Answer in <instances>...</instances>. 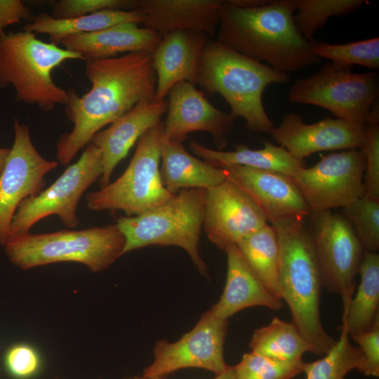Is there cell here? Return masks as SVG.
<instances>
[{
    "instance_id": "cell-1",
    "label": "cell",
    "mask_w": 379,
    "mask_h": 379,
    "mask_svg": "<svg viewBox=\"0 0 379 379\" xmlns=\"http://www.w3.org/2000/svg\"><path fill=\"white\" fill-rule=\"evenodd\" d=\"M85 74L91 84L87 93L79 96L69 90L65 114L73 128L61 135L56 145L58 162L64 166L103 127L136 105L154 101L157 76L152 53L88 60Z\"/></svg>"
},
{
    "instance_id": "cell-2",
    "label": "cell",
    "mask_w": 379,
    "mask_h": 379,
    "mask_svg": "<svg viewBox=\"0 0 379 379\" xmlns=\"http://www.w3.org/2000/svg\"><path fill=\"white\" fill-rule=\"evenodd\" d=\"M295 0H274L265 6L239 7L225 1L220 8L216 41L258 62L288 73L319 62L297 29Z\"/></svg>"
},
{
    "instance_id": "cell-3",
    "label": "cell",
    "mask_w": 379,
    "mask_h": 379,
    "mask_svg": "<svg viewBox=\"0 0 379 379\" xmlns=\"http://www.w3.org/2000/svg\"><path fill=\"white\" fill-rule=\"evenodd\" d=\"M305 220L287 218L270 225L279 241L281 300L289 307L291 322L312 346V353L322 357L336 340L325 331L321 321L322 278Z\"/></svg>"
},
{
    "instance_id": "cell-4",
    "label": "cell",
    "mask_w": 379,
    "mask_h": 379,
    "mask_svg": "<svg viewBox=\"0 0 379 379\" xmlns=\"http://www.w3.org/2000/svg\"><path fill=\"white\" fill-rule=\"evenodd\" d=\"M288 73L254 61L208 40L200 63L198 84L211 95L220 94L235 118L242 117L253 133H271L274 125L262 102L265 88L289 81Z\"/></svg>"
},
{
    "instance_id": "cell-5",
    "label": "cell",
    "mask_w": 379,
    "mask_h": 379,
    "mask_svg": "<svg viewBox=\"0 0 379 379\" xmlns=\"http://www.w3.org/2000/svg\"><path fill=\"white\" fill-rule=\"evenodd\" d=\"M68 60H83L76 53L36 38V34L19 31L0 38V89L13 86L15 99L50 112L66 105L69 90L58 86L52 72Z\"/></svg>"
},
{
    "instance_id": "cell-6",
    "label": "cell",
    "mask_w": 379,
    "mask_h": 379,
    "mask_svg": "<svg viewBox=\"0 0 379 379\" xmlns=\"http://www.w3.org/2000/svg\"><path fill=\"white\" fill-rule=\"evenodd\" d=\"M125 245V237L115 223L80 230L28 232L10 239L4 247L10 261L24 270L51 263L74 262L99 272L124 254Z\"/></svg>"
},
{
    "instance_id": "cell-7",
    "label": "cell",
    "mask_w": 379,
    "mask_h": 379,
    "mask_svg": "<svg viewBox=\"0 0 379 379\" xmlns=\"http://www.w3.org/2000/svg\"><path fill=\"white\" fill-rule=\"evenodd\" d=\"M206 190L183 189L168 201L145 213L120 217L117 224L126 239L124 253L151 245L183 248L203 275L207 266L199 250Z\"/></svg>"
},
{
    "instance_id": "cell-8",
    "label": "cell",
    "mask_w": 379,
    "mask_h": 379,
    "mask_svg": "<svg viewBox=\"0 0 379 379\" xmlns=\"http://www.w3.org/2000/svg\"><path fill=\"white\" fill-rule=\"evenodd\" d=\"M164 133V124L161 121L140 138L123 174L86 194L89 210H121L128 217L136 216L162 205L173 196L164 186L160 174Z\"/></svg>"
},
{
    "instance_id": "cell-9",
    "label": "cell",
    "mask_w": 379,
    "mask_h": 379,
    "mask_svg": "<svg viewBox=\"0 0 379 379\" xmlns=\"http://www.w3.org/2000/svg\"><path fill=\"white\" fill-rule=\"evenodd\" d=\"M352 66L328 62L312 76L296 81L287 100L324 108L338 119L364 127L373 104L378 100L376 72L352 73Z\"/></svg>"
},
{
    "instance_id": "cell-10",
    "label": "cell",
    "mask_w": 379,
    "mask_h": 379,
    "mask_svg": "<svg viewBox=\"0 0 379 379\" xmlns=\"http://www.w3.org/2000/svg\"><path fill=\"white\" fill-rule=\"evenodd\" d=\"M102 173L101 151L89 142L77 161L69 166L51 185L20 204L11 225L8 240L28 233L34 224L51 215H58L66 227H76L79 224L78 203Z\"/></svg>"
},
{
    "instance_id": "cell-11",
    "label": "cell",
    "mask_w": 379,
    "mask_h": 379,
    "mask_svg": "<svg viewBox=\"0 0 379 379\" xmlns=\"http://www.w3.org/2000/svg\"><path fill=\"white\" fill-rule=\"evenodd\" d=\"M365 155L361 149H347L321 155L310 168L289 177L312 214L345 208L364 194Z\"/></svg>"
},
{
    "instance_id": "cell-12",
    "label": "cell",
    "mask_w": 379,
    "mask_h": 379,
    "mask_svg": "<svg viewBox=\"0 0 379 379\" xmlns=\"http://www.w3.org/2000/svg\"><path fill=\"white\" fill-rule=\"evenodd\" d=\"M310 230L323 287L342 299L354 295L364 250L347 220L327 211L311 215Z\"/></svg>"
},
{
    "instance_id": "cell-13",
    "label": "cell",
    "mask_w": 379,
    "mask_h": 379,
    "mask_svg": "<svg viewBox=\"0 0 379 379\" xmlns=\"http://www.w3.org/2000/svg\"><path fill=\"white\" fill-rule=\"evenodd\" d=\"M227 320L216 318L208 310L194 328L176 342L160 340L155 343L152 363L144 368L147 379H163L185 368H204L215 374L224 372L229 365L224 359Z\"/></svg>"
},
{
    "instance_id": "cell-14",
    "label": "cell",
    "mask_w": 379,
    "mask_h": 379,
    "mask_svg": "<svg viewBox=\"0 0 379 379\" xmlns=\"http://www.w3.org/2000/svg\"><path fill=\"white\" fill-rule=\"evenodd\" d=\"M14 141L0 176V246L9 238L11 225L20 204L39 194L45 175L58 166L43 157L34 147L28 125L13 123Z\"/></svg>"
},
{
    "instance_id": "cell-15",
    "label": "cell",
    "mask_w": 379,
    "mask_h": 379,
    "mask_svg": "<svg viewBox=\"0 0 379 379\" xmlns=\"http://www.w3.org/2000/svg\"><path fill=\"white\" fill-rule=\"evenodd\" d=\"M267 222L262 210L233 182L225 180L206 190L203 227L220 250L226 252Z\"/></svg>"
},
{
    "instance_id": "cell-16",
    "label": "cell",
    "mask_w": 379,
    "mask_h": 379,
    "mask_svg": "<svg viewBox=\"0 0 379 379\" xmlns=\"http://www.w3.org/2000/svg\"><path fill=\"white\" fill-rule=\"evenodd\" d=\"M168 95L164 138L182 143L188 133L204 131L211 134L218 150L226 147L235 117L214 107L194 85L187 81L173 86Z\"/></svg>"
},
{
    "instance_id": "cell-17",
    "label": "cell",
    "mask_w": 379,
    "mask_h": 379,
    "mask_svg": "<svg viewBox=\"0 0 379 379\" xmlns=\"http://www.w3.org/2000/svg\"><path fill=\"white\" fill-rule=\"evenodd\" d=\"M270 134L293 158L304 161L305 158L319 152L361 149L366 126L358 127L328 117L307 124L299 114L288 113Z\"/></svg>"
},
{
    "instance_id": "cell-18",
    "label": "cell",
    "mask_w": 379,
    "mask_h": 379,
    "mask_svg": "<svg viewBox=\"0 0 379 379\" xmlns=\"http://www.w3.org/2000/svg\"><path fill=\"white\" fill-rule=\"evenodd\" d=\"M225 179L248 194L262 210L270 224L312 214L291 179L281 173L244 166L222 168Z\"/></svg>"
},
{
    "instance_id": "cell-19",
    "label": "cell",
    "mask_w": 379,
    "mask_h": 379,
    "mask_svg": "<svg viewBox=\"0 0 379 379\" xmlns=\"http://www.w3.org/2000/svg\"><path fill=\"white\" fill-rule=\"evenodd\" d=\"M208 38L204 33L188 30L175 31L161 37L152 53L157 76L154 101L166 99L177 84H198L201 60Z\"/></svg>"
},
{
    "instance_id": "cell-20",
    "label": "cell",
    "mask_w": 379,
    "mask_h": 379,
    "mask_svg": "<svg viewBox=\"0 0 379 379\" xmlns=\"http://www.w3.org/2000/svg\"><path fill=\"white\" fill-rule=\"evenodd\" d=\"M168 105L166 99L139 103L110 124L109 127L93 135L89 142L102 153L100 188L110 182L114 169L140 138L161 121V117L167 112Z\"/></svg>"
},
{
    "instance_id": "cell-21",
    "label": "cell",
    "mask_w": 379,
    "mask_h": 379,
    "mask_svg": "<svg viewBox=\"0 0 379 379\" xmlns=\"http://www.w3.org/2000/svg\"><path fill=\"white\" fill-rule=\"evenodd\" d=\"M224 0H139L145 28L161 37L168 33L188 30L213 36L219 24Z\"/></svg>"
},
{
    "instance_id": "cell-22",
    "label": "cell",
    "mask_w": 379,
    "mask_h": 379,
    "mask_svg": "<svg viewBox=\"0 0 379 379\" xmlns=\"http://www.w3.org/2000/svg\"><path fill=\"white\" fill-rule=\"evenodd\" d=\"M161 36L134 22L118 24L90 33L67 36L60 44L84 60L113 58L119 53H153Z\"/></svg>"
},
{
    "instance_id": "cell-23",
    "label": "cell",
    "mask_w": 379,
    "mask_h": 379,
    "mask_svg": "<svg viewBox=\"0 0 379 379\" xmlns=\"http://www.w3.org/2000/svg\"><path fill=\"white\" fill-rule=\"evenodd\" d=\"M227 257L226 282L223 293L209 310L223 320L244 309L262 306L277 311L284 307L281 300L271 294L251 271L237 245L225 252Z\"/></svg>"
},
{
    "instance_id": "cell-24",
    "label": "cell",
    "mask_w": 379,
    "mask_h": 379,
    "mask_svg": "<svg viewBox=\"0 0 379 379\" xmlns=\"http://www.w3.org/2000/svg\"><path fill=\"white\" fill-rule=\"evenodd\" d=\"M160 174L165 188L173 195L188 188L209 189L225 181L222 168L191 155L182 143L163 137Z\"/></svg>"
},
{
    "instance_id": "cell-25",
    "label": "cell",
    "mask_w": 379,
    "mask_h": 379,
    "mask_svg": "<svg viewBox=\"0 0 379 379\" xmlns=\"http://www.w3.org/2000/svg\"><path fill=\"white\" fill-rule=\"evenodd\" d=\"M263 147L253 149L245 145H235L233 151L215 150L195 141L189 143L192 152L217 168L238 165L295 176L305 167L304 161L293 158L282 146L262 141Z\"/></svg>"
},
{
    "instance_id": "cell-26",
    "label": "cell",
    "mask_w": 379,
    "mask_h": 379,
    "mask_svg": "<svg viewBox=\"0 0 379 379\" xmlns=\"http://www.w3.org/2000/svg\"><path fill=\"white\" fill-rule=\"evenodd\" d=\"M356 295L343 299V318L350 336L371 329L379 320V255L364 251Z\"/></svg>"
},
{
    "instance_id": "cell-27",
    "label": "cell",
    "mask_w": 379,
    "mask_h": 379,
    "mask_svg": "<svg viewBox=\"0 0 379 379\" xmlns=\"http://www.w3.org/2000/svg\"><path fill=\"white\" fill-rule=\"evenodd\" d=\"M143 19L144 15L139 9L107 10L69 19H55L50 14L41 13L27 23L22 30L48 34L51 42L58 45L69 36L94 32L121 23L139 24Z\"/></svg>"
},
{
    "instance_id": "cell-28",
    "label": "cell",
    "mask_w": 379,
    "mask_h": 379,
    "mask_svg": "<svg viewBox=\"0 0 379 379\" xmlns=\"http://www.w3.org/2000/svg\"><path fill=\"white\" fill-rule=\"evenodd\" d=\"M237 246L253 274L271 294L281 300L280 252L275 229L267 223Z\"/></svg>"
},
{
    "instance_id": "cell-29",
    "label": "cell",
    "mask_w": 379,
    "mask_h": 379,
    "mask_svg": "<svg viewBox=\"0 0 379 379\" xmlns=\"http://www.w3.org/2000/svg\"><path fill=\"white\" fill-rule=\"evenodd\" d=\"M249 346L252 352L281 360L302 359L312 347L291 322L274 317L266 326L254 330Z\"/></svg>"
},
{
    "instance_id": "cell-30",
    "label": "cell",
    "mask_w": 379,
    "mask_h": 379,
    "mask_svg": "<svg viewBox=\"0 0 379 379\" xmlns=\"http://www.w3.org/2000/svg\"><path fill=\"white\" fill-rule=\"evenodd\" d=\"M340 334L334 346L318 360L306 363V379H345L353 370L362 373L365 359L358 347L350 340L345 323L342 320Z\"/></svg>"
},
{
    "instance_id": "cell-31",
    "label": "cell",
    "mask_w": 379,
    "mask_h": 379,
    "mask_svg": "<svg viewBox=\"0 0 379 379\" xmlns=\"http://www.w3.org/2000/svg\"><path fill=\"white\" fill-rule=\"evenodd\" d=\"M297 15L295 25L307 41H312L315 32L323 27L331 16L352 13L364 4V0H295Z\"/></svg>"
},
{
    "instance_id": "cell-32",
    "label": "cell",
    "mask_w": 379,
    "mask_h": 379,
    "mask_svg": "<svg viewBox=\"0 0 379 379\" xmlns=\"http://www.w3.org/2000/svg\"><path fill=\"white\" fill-rule=\"evenodd\" d=\"M314 55L333 62L345 65H359L371 69L379 67V38L341 44H332L312 40Z\"/></svg>"
},
{
    "instance_id": "cell-33",
    "label": "cell",
    "mask_w": 379,
    "mask_h": 379,
    "mask_svg": "<svg viewBox=\"0 0 379 379\" xmlns=\"http://www.w3.org/2000/svg\"><path fill=\"white\" fill-rule=\"evenodd\" d=\"M302 359L281 361L251 352L233 366L236 379H291L303 373Z\"/></svg>"
},
{
    "instance_id": "cell-34",
    "label": "cell",
    "mask_w": 379,
    "mask_h": 379,
    "mask_svg": "<svg viewBox=\"0 0 379 379\" xmlns=\"http://www.w3.org/2000/svg\"><path fill=\"white\" fill-rule=\"evenodd\" d=\"M364 251L379 250V200L364 196L343 208Z\"/></svg>"
},
{
    "instance_id": "cell-35",
    "label": "cell",
    "mask_w": 379,
    "mask_h": 379,
    "mask_svg": "<svg viewBox=\"0 0 379 379\" xmlns=\"http://www.w3.org/2000/svg\"><path fill=\"white\" fill-rule=\"evenodd\" d=\"M379 107L376 101L366 124V137L360 149L365 155L366 166L363 196L379 200Z\"/></svg>"
},
{
    "instance_id": "cell-36",
    "label": "cell",
    "mask_w": 379,
    "mask_h": 379,
    "mask_svg": "<svg viewBox=\"0 0 379 379\" xmlns=\"http://www.w3.org/2000/svg\"><path fill=\"white\" fill-rule=\"evenodd\" d=\"M48 2L51 17L69 19L107 10H137L139 0H51Z\"/></svg>"
},
{
    "instance_id": "cell-37",
    "label": "cell",
    "mask_w": 379,
    "mask_h": 379,
    "mask_svg": "<svg viewBox=\"0 0 379 379\" xmlns=\"http://www.w3.org/2000/svg\"><path fill=\"white\" fill-rule=\"evenodd\" d=\"M358 345L364 359L361 373L366 376H379V320L373 327L350 336Z\"/></svg>"
},
{
    "instance_id": "cell-38",
    "label": "cell",
    "mask_w": 379,
    "mask_h": 379,
    "mask_svg": "<svg viewBox=\"0 0 379 379\" xmlns=\"http://www.w3.org/2000/svg\"><path fill=\"white\" fill-rule=\"evenodd\" d=\"M6 363L9 371L21 378L35 374L40 365L37 352L27 345H18L11 347L6 354Z\"/></svg>"
},
{
    "instance_id": "cell-39",
    "label": "cell",
    "mask_w": 379,
    "mask_h": 379,
    "mask_svg": "<svg viewBox=\"0 0 379 379\" xmlns=\"http://www.w3.org/2000/svg\"><path fill=\"white\" fill-rule=\"evenodd\" d=\"M32 9L20 0H0V38L6 34L5 29L13 24L32 21Z\"/></svg>"
},
{
    "instance_id": "cell-40",
    "label": "cell",
    "mask_w": 379,
    "mask_h": 379,
    "mask_svg": "<svg viewBox=\"0 0 379 379\" xmlns=\"http://www.w3.org/2000/svg\"><path fill=\"white\" fill-rule=\"evenodd\" d=\"M230 4L239 7H257L265 6L270 2V0H227Z\"/></svg>"
},
{
    "instance_id": "cell-41",
    "label": "cell",
    "mask_w": 379,
    "mask_h": 379,
    "mask_svg": "<svg viewBox=\"0 0 379 379\" xmlns=\"http://www.w3.org/2000/svg\"><path fill=\"white\" fill-rule=\"evenodd\" d=\"M10 151L11 148L0 147V176L5 167Z\"/></svg>"
},
{
    "instance_id": "cell-42",
    "label": "cell",
    "mask_w": 379,
    "mask_h": 379,
    "mask_svg": "<svg viewBox=\"0 0 379 379\" xmlns=\"http://www.w3.org/2000/svg\"><path fill=\"white\" fill-rule=\"evenodd\" d=\"M214 379H236L234 373L233 366H228L224 372L217 375Z\"/></svg>"
},
{
    "instance_id": "cell-43",
    "label": "cell",
    "mask_w": 379,
    "mask_h": 379,
    "mask_svg": "<svg viewBox=\"0 0 379 379\" xmlns=\"http://www.w3.org/2000/svg\"><path fill=\"white\" fill-rule=\"evenodd\" d=\"M131 379H147L144 376H134L133 378H131Z\"/></svg>"
},
{
    "instance_id": "cell-44",
    "label": "cell",
    "mask_w": 379,
    "mask_h": 379,
    "mask_svg": "<svg viewBox=\"0 0 379 379\" xmlns=\"http://www.w3.org/2000/svg\"><path fill=\"white\" fill-rule=\"evenodd\" d=\"M55 379H60L59 378H56ZM126 379H131V378H126Z\"/></svg>"
}]
</instances>
